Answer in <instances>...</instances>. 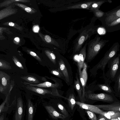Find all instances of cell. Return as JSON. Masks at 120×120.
I'll return each mask as SVG.
<instances>
[{"label": "cell", "mask_w": 120, "mask_h": 120, "mask_svg": "<svg viewBox=\"0 0 120 120\" xmlns=\"http://www.w3.org/2000/svg\"><path fill=\"white\" fill-rule=\"evenodd\" d=\"M0 70L9 73H15L12 63L7 55H0Z\"/></svg>", "instance_id": "13"}, {"label": "cell", "mask_w": 120, "mask_h": 120, "mask_svg": "<svg viewBox=\"0 0 120 120\" xmlns=\"http://www.w3.org/2000/svg\"><path fill=\"white\" fill-rule=\"evenodd\" d=\"M44 107L50 116L53 119H60L64 120L66 118L63 114L58 112L52 106L44 105Z\"/></svg>", "instance_id": "18"}, {"label": "cell", "mask_w": 120, "mask_h": 120, "mask_svg": "<svg viewBox=\"0 0 120 120\" xmlns=\"http://www.w3.org/2000/svg\"><path fill=\"white\" fill-rule=\"evenodd\" d=\"M39 27L38 26H35L33 28V31L35 32H38L39 30Z\"/></svg>", "instance_id": "43"}, {"label": "cell", "mask_w": 120, "mask_h": 120, "mask_svg": "<svg viewBox=\"0 0 120 120\" xmlns=\"http://www.w3.org/2000/svg\"><path fill=\"white\" fill-rule=\"evenodd\" d=\"M14 93V111L13 120H24L26 106L21 92L16 84L13 86Z\"/></svg>", "instance_id": "3"}, {"label": "cell", "mask_w": 120, "mask_h": 120, "mask_svg": "<svg viewBox=\"0 0 120 120\" xmlns=\"http://www.w3.org/2000/svg\"><path fill=\"white\" fill-rule=\"evenodd\" d=\"M0 106H1V105H0Z\"/></svg>", "instance_id": "48"}, {"label": "cell", "mask_w": 120, "mask_h": 120, "mask_svg": "<svg viewBox=\"0 0 120 120\" xmlns=\"http://www.w3.org/2000/svg\"><path fill=\"white\" fill-rule=\"evenodd\" d=\"M3 24L4 25L13 27L14 28L20 30L21 29V27L17 24L12 22H6L3 23Z\"/></svg>", "instance_id": "34"}, {"label": "cell", "mask_w": 120, "mask_h": 120, "mask_svg": "<svg viewBox=\"0 0 120 120\" xmlns=\"http://www.w3.org/2000/svg\"><path fill=\"white\" fill-rule=\"evenodd\" d=\"M8 28L5 27H0V40H2L5 38V37L3 34V33L4 31H5V30H8Z\"/></svg>", "instance_id": "37"}, {"label": "cell", "mask_w": 120, "mask_h": 120, "mask_svg": "<svg viewBox=\"0 0 120 120\" xmlns=\"http://www.w3.org/2000/svg\"><path fill=\"white\" fill-rule=\"evenodd\" d=\"M73 83L69 88L67 92L66 99L68 101L69 107L72 110L76 104L75 94Z\"/></svg>", "instance_id": "17"}, {"label": "cell", "mask_w": 120, "mask_h": 120, "mask_svg": "<svg viewBox=\"0 0 120 120\" xmlns=\"http://www.w3.org/2000/svg\"><path fill=\"white\" fill-rule=\"evenodd\" d=\"M95 16L99 18L102 17L104 15L105 13L99 9L95 10L93 12Z\"/></svg>", "instance_id": "36"}, {"label": "cell", "mask_w": 120, "mask_h": 120, "mask_svg": "<svg viewBox=\"0 0 120 120\" xmlns=\"http://www.w3.org/2000/svg\"><path fill=\"white\" fill-rule=\"evenodd\" d=\"M96 29L91 28L83 30L79 36L74 48L73 54H77L81 49L83 44L87 40L96 33Z\"/></svg>", "instance_id": "9"}, {"label": "cell", "mask_w": 120, "mask_h": 120, "mask_svg": "<svg viewBox=\"0 0 120 120\" xmlns=\"http://www.w3.org/2000/svg\"><path fill=\"white\" fill-rule=\"evenodd\" d=\"M97 120H109V119L102 114H100Z\"/></svg>", "instance_id": "41"}, {"label": "cell", "mask_w": 120, "mask_h": 120, "mask_svg": "<svg viewBox=\"0 0 120 120\" xmlns=\"http://www.w3.org/2000/svg\"><path fill=\"white\" fill-rule=\"evenodd\" d=\"M45 56L41 58L45 64L49 67L50 69H57L59 67L58 64V57L49 50L45 51Z\"/></svg>", "instance_id": "12"}, {"label": "cell", "mask_w": 120, "mask_h": 120, "mask_svg": "<svg viewBox=\"0 0 120 120\" xmlns=\"http://www.w3.org/2000/svg\"><path fill=\"white\" fill-rule=\"evenodd\" d=\"M7 114L8 113L7 112H5L3 113L0 115V120H6Z\"/></svg>", "instance_id": "40"}, {"label": "cell", "mask_w": 120, "mask_h": 120, "mask_svg": "<svg viewBox=\"0 0 120 120\" xmlns=\"http://www.w3.org/2000/svg\"><path fill=\"white\" fill-rule=\"evenodd\" d=\"M27 1L26 0H9L4 1L3 2L0 3V8L3 7H8L11 4H13L19 2H25Z\"/></svg>", "instance_id": "27"}, {"label": "cell", "mask_w": 120, "mask_h": 120, "mask_svg": "<svg viewBox=\"0 0 120 120\" xmlns=\"http://www.w3.org/2000/svg\"><path fill=\"white\" fill-rule=\"evenodd\" d=\"M7 55L12 63L15 72L14 74L20 75L27 74L25 59L21 55L16 53H11Z\"/></svg>", "instance_id": "6"}, {"label": "cell", "mask_w": 120, "mask_h": 120, "mask_svg": "<svg viewBox=\"0 0 120 120\" xmlns=\"http://www.w3.org/2000/svg\"><path fill=\"white\" fill-rule=\"evenodd\" d=\"M86 112L89 118L91 120H97V118L96 115L93 112L86 110Z\"/></svg>", "instance_id": "35"}, {"label": "cell", "mask_w": 120, "mask_h": 120, "mask_svg": "<svg viewBox=\"0 0 120 120\" xmlns=\"http://www.w3.org/2000/svg\"><path fill=\"white\" fill-rule=\"evenodd\" d=\"M94 105L100 109L108 111H120V105L118 102L110 104L95 105Z\"/></svg>", "instance_id": "20"}, {"label": "cell", "mask_w": 120, "mask_h": 120, "mask_svg": "<svg viewBox=\"0 0 120 120\" xmlns=\"http://www.w3.org/2000/svg\"><path fill=\"white\" fill-rule=\"evenodd\" d=\"M46 120H49L48 119H47Z\"/></svg>", "instance_id": "47"}, {"label": "cell", "mask_w": 120, "mask_h": 120, "mask_svg": "<svg viewBox=\"0 0 120 120\" xmlns=\"http://www.w3.org/2000/svg\"><path fill=\"white\" fill-rule=\"evenodd\" d=\"M26 120H33L35 110V105L30 97L26 95Z\"/></svg>", "instance_id": "14"}, {"label": "cell", "mask_w": 120, "mask_h": 120, "mask_svg": "<svg viewBox=\"0 0 120 120\" xmlns=\"http://www.w3.org/2000/svg\"><path fill=\"white\" fill-rule=\"evenodd\" d=\"M115 84L113 88L114 94L118 96L120 94V71L118 73L114 81Z\"/></svg>", "instance_id": "25"}, {"label": "cell", "mask_w": 120, "mask_h": 120, "mask_svg": "<svg viewBox=\"0 0 120 120\" xmlns=\"http://www.w3.org/2000/svg\"><path fill=\"white\" fill-rule=\"evenodd\" d=\"M27 51L30 55L39 61V63H41V64H42V65H45L42 60L35 52L28 50H27Z\"/></svg>", "instance_id": "32"}, {"label": "cell", "mask_w": 120, "mask_h": 120, "mask_svg": "<svg viewBox=\"0 0 120 120\" xmlns=\"http://www.w3.org/2000/svg\"><path fill=\"white\" fill-rule=\"evenodd\" d=\"M120 45L118 43H116L106 52L104 56L90 70L91 74L94 76L97 74V71L99 69L103 71L102 75L105 73V69L106 65L109 60L112 57L117 55L119 51Z\"/></svg>", "instance_id": "1"}, {"label": "cell", "mask_w": 120, "mask_h": 120, "mask_svg": "<svg viewBox=\"0 0 120 120\" xmlns=\"http://www.w3.org/2000/svg\"><path fill=\"white\" fill-rule=\"evenodd\" d=\"M84 97L86 100L87 99L107 102H112L114 100V95L105 92L95 94L91 91L85 89Z\"/></svg>", "instance_id": "8"}, {"label": "cell", "mask_w": 120, "mask_h": 120, "mask_svg": "<svg viewBox=\"0 0 120 120\" xmlns=\"http://www.w3.org/2000/svg\"><path fill=\"white\" fill-rule=\"evenodd\" d=\"M120 117H119L117 118H111L109 120H120Z\"/></svg>", "instance_id": "44"}, {"label": "cell", "mask_w": 120, "mask_h": 120, "mask_svg": "<svg viewBox=\"0 0 120 120\" xmlns=\"http://www.w3.org/2000/svg\"><path fill=\"white\" fill-rule=\"evenodd\" d=\"M45 39L46 42L48 43H50L51 41V38L49 35H46L45 36Z\"/></svg>", "instance_id": "42"}, {"label": "cell", "mask_w": 120, "mask_h": 120, "mask_svg": "<svg viewBox=\"0 0 120 120\" xmlns=\"http://www.w3.org/2000/svg\"><path fill=\"white\" fill-rule=\"evenodd\" d=\"M120 54L112 58L107 63L108 70L106 73L102 75L105 82L110 84L114 81L116 75L120 71Z\"/></svg>", "instance_id": "5"}, {"label": "cell", "mask_w": 120, "mask_h": 120, "mask_svg": "<svg viewBox=\"0 0 120 120\" xmlns=\"http://www.w3.org/2000/svg\"><path fill=\"white\" fill-rule=\"evenodd\" d=\"M75 79L74 81L73 84L74 89L77 92L81 102L84 103L82 96V90L79 80L78 74L77 72L75 74Z\"/></svg>", "instance_id": "23"}, {"label": "cell", "mask_w": 120, "mask_h": 120, "mask_svg": "<svg viewBox=\"0 0 120 120\" xmlns=\"http://www.w3.org/2000/svg\"><path fill=\"white\" fill-rule=\"evenodd\" d=\"M101 37L97 35L94 38L87 43L88 46L86 61L87 63L90 62L99 53L101 50L109 41L101 39Z\"/></svg>", "instance_id": "2"}, {"label": "cell", "mask_w": 120, "mask_h": 120, "mask_svg": "<svg viewBox=\"0 0 120 120\" xmlns=\"http://www.w3.org/2000/svg\"><path fill=\"white\" fill-rule=\"evenodd\" d=\"M103 115L109 120L120 117V112H119L108 111L105 112Z\"/></svg>", "instance_id": "28"}, {"label": "cell", "mask_w": 120, "mask_h": 120, "mask_svg": "<svg viewBox=\"0 0 120 120\" xmlns=\"http://www.w3.org/2000/svg\"><path fill=\"white\" fill-rule=\"evenodd\" d=\"M50 70V73L65 81V79L63 75L62 71L60 70L59 67L57 69H51Z\"/></svg>", "instance_id": "31"}, {"label": "cell", "mask_w": 120, "mask_h": 120, "mask_svg": "<svg viewBox=\"0 0 120 120\" xmlns=\"http://www.w3.org/2000/svg\"><path fill=\"white\" fill-rule=\"evenodd\" d=\"M97 31L99 34L101 35L105 34L106 32L105 28L102 27H100L98 28Z\"/></svg>", "instance_id": "39"}, {"label": "cell", "mask_w": 120, "mask_h": 120, "mask_svg": "<svg viewBox=\"0 0 120 120\" xmlns=\"http://www.w3.org/2000/svg\"><path fill=\"white\" fill-rule=\"evenodd\" d=\"M120 22V17L113 21L112 22L107 25L108 27L113 26L119 24Z\"/></svg>", "instance_id": "38"}, {"label": "cell", "mask_w": 120, "mask_h": 120, "mask_svg": "<svg viewBox=\"0 0 120 120\" xmlns=\"http://www.w3.org/2000/svg\"><path fill=\"white\" fill-rule=\"evenodd\" d=\"M87 45V40L86 41L85 44L80 50L79 55V60L77 63V72L79 76L80 74L81 69L82 68L84 62L86 59V49Z\"/></svg>", "instance_id": "15"}, {"label": "cell", "mask_w": 120, "mask_h": 120, "mask_svg": "<svg viewBox=\"0 0 120 120\" xmlns=\"http://www.w3.org/2000/svg\"><path fill=\"white\" fill-rule=\"evenodd\" d=\"M107 1H95L92 4L89 8V10L94 12V11L97 9H99L100 6L104 3Z\"/></svg>", "instance_id": "29"}, {"label": "cell", "mask_w": 120, "mask_h": 120, "mask_svg": "<svg viewBox=\"0 0 120 120\" xmlns=\"http://www.w3.org/2000/svg\"><path fill=\"white\" fill-rule=\"evenodd\" d=\"M24 89L32 93H34L38 95L40 97H48L56 96L64 98L63 96L59 94L58 91L55 92V90H50L45 89L36 86L26 85L24 86Z\"/></svg>", "instance_id": "10"}, {"label": "cell", "mask_w": 120, "mask_h": 120, "mask_svg": "<svg viewBox=\"0 0 120 120\" xmlns=\"http://www.w3.org/2000/svg\"><path fill=\"white\" fill-rule=\"evenodd\" d=\"M105 18L106 24L107 25L120 17V8L115 10L110 13L106 14Z\"/></svg>", "instance_id": "24"}, {"label": "cell", "mask_w": 120, "mask_h": 120, "mask_svg": "<svg viewBox=\"0 0 120 120\" xmlns=\"http://www.w3.org/2000/svg\"><path fill=\"white\" fill-rule=\"evenodd\" d=\"M85 89L93 92L95 90H100L107 94H114L113 88L110 83L106 82H105L103 84H97L96 81H94L90 84L88 86H86Z\"/></svg>", "instance_id": "11"}, {"label": "cell", "mask_w": 120, "mask_h": 120, "mask_svg": "<svg viewBox=\"0 0 120 120\" xmlns=\"http://www.w3.org/2000/svg\"><path fill=\"white\" fill-rule=\"evenodd\" d=\"M15 40L16 42H19L20 41V39L18 37H16L14 39Z\"/></svg>", "instance_id": "45"}, {"label": "cell", "mask_w": 120, "mask_h": 120, "mask_svg": "<svg viewBox=\"0 0 120 120\" xmlns=\"http://www.w3.org/2000/svg\"><path fill=\"white\" fill-rule=\"evenodd\" d=\"M15 6H18L24 9L25 11L28 12H30L32 11V9L30 8L27 7L24 4L18 3H16L13 4Z\"/></svg>", "instance_id": "33"}, {"label": "cell", "mask_w": 120, "mask_h": 120, "mask_svg": "<svg viewBox=\"0 0 120 120\" xmlns=\"http://www.w3.org/2000/svg\"><path fill=\"white\" fill-rule=\"evenodd\" d=\"M56 106L66 118L68 116V112L65 107L61 103L58 102L56 104Z\"/></svg>", "instance_id": "30"}, {"label": "cell", "mask_w": 120, "mask_h": 120, "mask_svg": "<svg viewBox=\"0 0 120 120\" xmlns=\"http://www.w3.org/2000/svg\"><path fill=\"white\" fill-rule=\"evenodd\" d=\"M95 1H91L77 4L68 8L69 9H89L91 5Z\"/></svg>", "instance_id": "26"}, {"label": "cell", "mask_w": 120, "mask_h": 120, "mask_svg": "<svg viewBox=\"0 0 120 120\" xmlns=\"http://www.w3.org/2000/svg\"><path fill=\"white\" fill-rule=\"evenodd\" d=\"M87 68V65L84 63L83 66L82 70L81 71L80 74L79 75V80L82 88V98L84 102L86 101L84 97L85 88L88 78Z\"/></svg>", "instance_id": "16"}, {"label": "cell", "mask_w": 120, "mask_h": 120, "mask_svg": "<svg viewBox=\"0 0 120 120\" xmlns=\"http://www.w3.org/2000/svg\"><path fill=\"white\" fill-rule=\"evenodd\" d=\"M6 120H8V118L7 117Z\"/></svg>", "instance_id": "46"}, {"label": "cell", "mask_w": 120, "mask_h": 120, "mask_svg": "<svg viewBox=\"0 0 120 120\" xmlns=\"http://www.w3.org/2000/svg\"><path fill=\"white\" fill-rule=\"evenodd\" d=\"M76 104L79 105L81 108L93 112L103 115H104V114L105 112L103 111L94 105L85 104L78 101H76Z\"/></svg>", "instance_id": "19"}, {"label": "cell", "mask_w": 120, "mask_h": 120, "mask_svg": "<svg viewBox=\"0 0 120 120\" xmlns=\"http://www.w3.org/2000/svg\"><path fill=\"white\" fill-rule=\"evenodd\" d=\"M15 83L13 74L0 70V98L4 101Z\"/></svg>", "instance_id": "4"}, {"label": "cell", "mask_w": 120, "mask_h": 120, "mask_svg": "<svg viewBox=\"0 0 120 120\" xmlns=\"http://www.w3.org/2000/svg\"><path fill=\"white\" fill-rule=\"evenodd\" d=\"M59 68L62 73L65 81L67 85L71 86L73 83V73L71 67L67 59L62 56L58 57Z\"/></svg>", "instance_id": "7"}, {"label": "cell", "mask_w": 120, "mask_h": 120, "mask_svg": "<svg viewBox=\"0 0 120 120\" xmlns=\"http://www.w3.org/2000/svg\"><path fill=\"white\" fill-rule=\"evenodd\" d=\"M9 94V93L5 99L0 105V115L5 112H7L8 114H10L12 111L14 110L15 105L10 106L9 105L8 101Z\"/></svg>", "instance_id": "22"}, {"label": "cell", "mask_w": 120, "mask_h": 120, "mask_svg": "<svg viewBox=\"0 0 120 120\" xmlns=\"http://www.w3.org/2000/svg\"><path fill=\"white\" fill-rule=\"evenodd\" d=\"M15 6L10 5L0 11V20L16 14L17 9L14 8Z\"/></svg>", "instance_id": "21"}]
</instances>
